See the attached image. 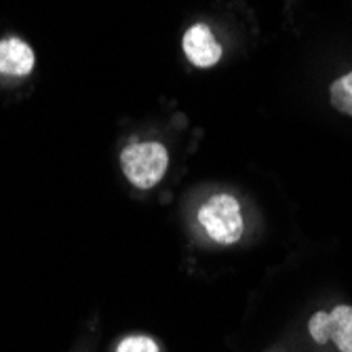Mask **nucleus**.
<instances>
[{
  "label": "nucleus",
  "mask_w": 352,
  "mask_h": 352,
  "mask_svg": "<svg viewBox=\"0 0 352 352\" xmlns=\"http://www.w3.org/2000/svg\"><path fill=\"white\" fill-rule=\"evenodd\" d=\"M34 51L21 38H3L0 41V74L23 78L34 70Z\"/></svg>",
  "instance_id": "5"
},
{
  "label": "nucleus",
  "mask_w": 352,
  "mask_h": 352,
  "mask_svg": "<svg viewBox=\"0 0 352 352\" xmlns=\"http://www.w3.org/2000/svg\"><path fill=\"white\" fill-rule=\"evenodd\" d=\"M329 100H331V106L346 114V116H352V72L340 76L331 89H329Z\"/></svg>",
  "instance_id": "6"
},
{
  "label": "nucleus",
  "mask_w": 352,
  "mask_h": 352,
  "mask_svg": "<svg viewBox=\"0 0 352 352\" xmlns=\"http://www.w3.org/2000/svg\"><path fill=\"white\" fill-rule=\"evenodd\" d=\"M182 49L192 66L211 68L221 59V45L207 23H195L184 32Z\"/></svg>",
  "instance_id": "4"
},
{
  "label": "nucleus",
  "mask_w": 352,
  "mask_h": 352,
  "mask_svg": "<svg viewBox=\"0 0 352 352\" xmlns=\"http://www.w3.org/2000/svg\"><path fill=\"white\" fill-rule=\"evenodd\" d=\"M124 177L140 190H150L161 182L169 167V152L158 142H135L120 154Z\"/></svg>",
  "instance_id": "1"
},
{
  "label": "nucleus",
  "mask_w": 352,
  "mask_h": 352,
  "mask_svg": "<svg viewBox=\"0 0 352 352\" xmlns=\"http://www.w3.org/2000/svg\"><path fill=\"white\" fill-rule=\"evenodd\" d=\"M116 352H161V350H158L156 342L148 336H129L116 346Z\"/></svg>",
  "instance_id": "7"
},
{
  "label": "nucleus",
  "mask_w": 352,
  "mask_h": 352,
  "mask_svg": "<svg viewBox=\"0 0 352 352\" xmlns=\"http://www.w3.org/2000/svg\"><path fill=\"white\" fill-rule=\"evenodd\" d=\"M308 331L314 342H333L340 352H352V306H338L331 312H316Z\"/></svg>",
  "instance_id": "3"
},
{
  "label": "nucleus",
  "mask_w": 352,
  "mask_h": 352,
  "mask_svg": "<svg viewBox=\"0 0 352 352\" xmlns=\"http://www.w3.org/2000/svg\"><path fill=\"white\" fill-rule=\"evenodd\" d=\"M205 232L219 245H234L243 236L241 205L230 195H215L199 209Z\"/></svg>",
  "instance_id": "2"
}]
</instances>
